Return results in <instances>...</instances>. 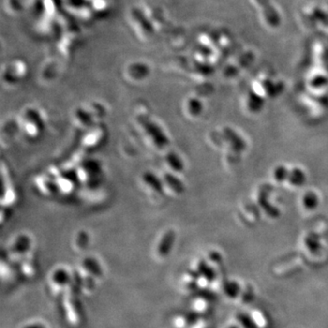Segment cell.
Wrapping results in <instances>:
<instances>
[{
	"label": "cell",
	"mask_w": 328,
	"mask_h": 328,
	"mask_svg": "<svg viewBox=\"0 0 328 328\" xmlns=\"http://www.w3.org/2000/svg\"><path fill=\"white\" fill-rule=\"evenodd\" d=\"M53 282L59 286H64V285H67L71 282V277L67 272L60 270L54 273Z\"/></svg>",
	"instance_id": "6da1fadb"
},
{
	"label": "cell",
	"mask_w": 328,
	"mask_h": 328,
	"mask_svg": "<svg viewBox=\"0 0 328 328\" xmlns=\"http://www.w3.org/2000/svg\"><path fill=\"white\" fill-rule=\"evenodd\" d=\"M85 266L87 269H89V271L91 273H93L95 275H100L101 274V270L99 268L98 265L94 264V262H91L89 260H87L85 262Z\"/></svg>",
	"instance_id": "7a4b0ae2"
},
{
	"label": "cell",
	"mask_w": 328,
	"mask_h": 328,
	"mask_svg": "<svg viewBox=\"0 0 328 328\" xmlns=\"http://www.w3.org/2000/svg\"><path fill=\"white\" fill-rule=\"evenodd\" d=\"M84 286L87 289L92 290L94 288V282L90 278H88L87 282H84Z\"/></svg>",
	"instance_id": "3957f363"
},
{
	"label": "cell",
	"mask_w": 328,
	"mask_h": 328,
	"mask_svg": "<svg viewBox=\"0 0 328 328\" xmlns=\"http://www.w3.org/2000/svg\"><path fill=\"white\" fill-rule=\"evenodd\" d=\"M24 328H45V327L42 326L41 324H32V325H29Z\"/></svg>",
	"instance_id": "277c9868"
}]
</instances>
